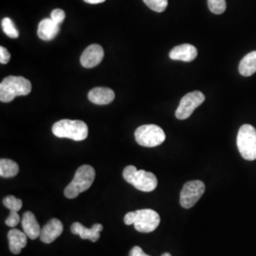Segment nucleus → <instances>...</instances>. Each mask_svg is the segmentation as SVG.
Returning a JSON list of instances; mask_svg holds the SVG:
<instances>
[{
    "instance_id": "nucleus-4",
    "label": "nucleus",
    "mask_w": 256,
    "mask_h": 256,
    "mask_svg": "<svg viewBox=\"0 0 256 256\" xmlns=\"http://www.w3.org/2000/svg\"><path fill=\"white\" fill-rule=\"evenodd\" d=\"M52 133L57 138H70L81 142L88 136V128L86 122L79 120H61L52 126Z\"/></svg>"
},
{
    "instance_id": "nucleus-5",
    "label": "nucleus",
    "mask_w": 256,
    "mask_h": 256,
    "mask_svg": "<svg viewBox=\"0 0 256 256\" xmlns=\"http://www.w3.org/2000/svg\"><path fill=\"white\" fill-rule=\"evenodd\" d=\"M124 178L142 192H152L158 186V178L155 174L144 170H138L133 165H129L124 170Z\"/></svg>"
},
{
    "instance_id": "nucleus-28",
    "label": "nucleus",
    "mask_w": 256,
    "mask_h": 256,
    "mask_svg": "<svg viewBox=\"0 0 256 256\" xmlns=\"http://www.w3.org/2000/svg\"><path fill=\"white\" fill-rule=\"evenodd\" d=\"M84 1L88 4H99V3L104 2L106 0H84Z\"/></svg>"
},
{
    "instance_id": "nucleus-9",
    "label": "nucleus",
    "mask_w": 256,
    "mask_h": 256,
    "mask_svg": "<svg viewBox=\"0 0 256 256\" xmlns=\"http://www.w3.org/2000/svg\"><path fill=\"white\" fill-rule=\"evenodd\" d=\"M205 101V95L200 92H192L184 95L180 100L178 110H176V117L178 120L188 119L196 108Z\"/></svg>"
},
{
    "instance_id": "nucleus-20",
    "label": "nucleus",
    "mask_w": 256,
    "mask_h": 256,
    "mask_svg": "<svg viewBox=\"0 0 256 256\" xmlns=\"http://www.w3.org/2000/svg\"><path fill=\"white\" fill-rule=\"evenodd\" d=\"M1 27L7 36L10 38H18L19 36L18 30L14 26L12 19L5 18L1 21Z\"/></svg>"
},
{
    "instance_id": "nucleus-18",
    "label": "nucleus",
    "mask_w": 256,
    "mask_h": 256,
    "mask_svg": "<svg viewBox=\"0 0 256 256\" xmlns=\"http://www.w3.org/2000/svg\"><path fill=\"white\" fill-rule=\"evenodd\" d=\"M239 72L242 76L248 77L256 72V50L248 54L239 64Z\"/></svg>"
},
{
    "instance_id": "nucleus-19",
    "label": "nucleus",
    "mask_w": 256,
    "mask_h": 256,
    "mask_svg": "<svg viewBox=\"0 0 256 256\" xmlns=\"http://www.w3.org/2000/svg\"><path fill=\"white\" fill-rule=\"evenodd\" d=\"M19 166L16 162L8 160V158H1L0 160V176L1 178H14L18 174Z\"/></svg>"
},
{
    "instance_id": "nucleus-12",
    "label": "nucleus",
    "mask_w": 256,
    "mask_h": 256,
    "mask_svg": "<svg viewBox=\"0 0 256 256\" xmlns=\"http://www.w3.org/2000/svg\"><path fill=\"white\" fill-rule=\"evenodd\" d=\"M104 229L102 224H94L92 229L86 228L84 225L79 222H74L70 227V230L74 234L79 236L82 239H88L92 242H97L100 238V232Z\"/></svg>"
},
{
    "instance_id": "nucleus-24",
    "label": "nucleus",
    "mask_w": 256,
    "mask_h": 256,
    "mask_svg": "<svg viewBox=\"0 0 256 256\" xmlns=\"http://www.w3.org/2000/svg\"><path fill=\"white\" fill-rule=\"evenodd\" d=\"M20 221L21 220L18 212H10L9 216L7 218V220H5V223L8 227L14 228L16 226L18 225Z\"/></svg>"
},
{
    "instance_id": "nucleus-14",
    "label": "nucleus",
    "mask_w": 256,
    "mask_h": 256,
    "mask_svg": "<svg viewBox=\"0 0 256 256\" xmlns=\"http://www.w3.org/2000/svg\"><path fill=\"white\" fill-rule=\"evenodd\" d=\"M169 56L172 60L192 62L198 56V50L190 44H182L172 48Z\"/></svg>"
},
{
    "instance_id": "nucleus-21",
    "label": "nucleus",
    "mask_w": 256,
    "mask_h": 256,
    "mask_svg": "<svg viewBox=\"0 0 256 256\" xmlns=\"http://www.w3.org/2000/svg\"><path fill=\"white\" fill-rule=\"evenodd\" d=\"M3 205L9 209L10 212H18L21 210L22 208V200L16 198L14 196H7L6 198H4L3 200Z\"/></svg>"
},
{
    "instance_id": "nucleus-25",
    "label": "nucleus",
    "mask_w": 256,
    "mask_h": 256,
    "mask_svg": "<svg viewBox=\"0 0 256 256\" xmlns=\"http://www.w3.org/2000/svg\"><path fill=\"white\" fill-rule=\"evenodd\" d=\"M50 18L52 19L55 23H57V24L60 25V24L64 21V18H66V14H64V12L63 10L55 9L52 12Z\"/></svg>"
},
{
    "instance_id": "nucleus-3",
    "label": "nucleus",
    "mask_w": 256,
    "mask_h": 256,
    "mask_svg": "<svg viewBox=\"0 0 256 256\" xmlns=\"http://www.w3.org/2000/svg\"><path fill=\"white\" fill-rule=\"evenodd\" d=\"M95 170L90 165L80 166L74 174V180L64 189V196L68 198H75L81 192L88 190L95 180Z\"/></svg>"
},
{
    "instance_id": "nucleus-8",
    "label": "nucleus",
    "mask_w": 256,
    "mask_h": 256,
    "mask_svg": "<svg viewBox=\"0 0 256 256\" xmlns=\"http://www.w3.org/2000/svg\"><path fill=\"white\" fill-rule=\"evenodd\" d=\"M205 192V184L202 180H191L183 185L180 203L184 209H190L202 198Z\"/></svg>"
},
{
    "instance_id": "nucleus-7",
    "label": "nucleus",
    "mask_w": 256,
    "mask_h": 256,
    "mask_svg": "<svg viewBox=\"0 0 256 256\" xmlns=\"http://www.w3.org/2000/svg\"><path fill=\"white\" fill-rule=\"evenodd\" d=\"M164 131L156 124H144L135 131V138L140 146L156 147L165 140Z\"/></svg>"
},
{
    "instance_id": "nucleus-29",
    "label": "nucleus",
    "mask_w": 256,
    "mask_h": 256,
    "mask_svg": "<svg viewBox=\"0 0 256 256\" xmlns=\"http://www.w3.org/2000/svg\"><path fill=\"white\" fill-rule=\"evenodd\" d=\"M162 256H171V254H169V252H164V254Z\"/></svg>"
},
{
    "instance_id": "nucleus-11",
    "label": "nucleus",
    "mask_w": 256,
    "mask_h": 256,
    "mask_svg": "<svg viewBox=\"0 0 256 256\" xmlns=\"http://www.w3.org/2000/svg\"><path fill=\"white\" fill-rule=\"evenodd\" d=\"M63 223L57 218H52L42 228L39 238L43 243L50 244L63 234Z\"/></svg>"
},
{
    "instance_id": "nucleus-1",
    "label": "nucleus",
    "mask_w": 256,
    "mask_h": 256,
    "mask_svg": "<svg viewBox=\"0 0 256 256\" xmlns=\"http://www.w3.org/2000/svg\"><path fill=\"white\" fill-rule=\"evenodd\" d=\"M124 221L126 225H134L138 232L148 234L154 232L158 227L160 218L156 210L142 209L129 212L126 214Z\"/></svg>"
},
{
    "instance_id": "nucleus-2",
    "label": "nucleus",
    "mask_w": 256,
    "mask_h": 256,
    "mask_svg": "<svg viewBox=\"0 0 256 256\" xmlns=\"http://www.w3.org/2000/svg\"><path fill=\"white\" fill-rule=\"evenodd\" d=\"M32 92L30 82L21 76H8L0 84V101L10 102L18 96H26Z\"/></svg>"
},
{
    "instance_id": "nucleus-27",
    "label": "nucleus",
    "mask_w": 256,
    "mask_h": 256,
    "mask_svg": "<svg viewBox=\"0 0 256 256\" xmlns=\"http://www.w3.org/2000/svg\"><path fill=\"white\" fill-rule=\"evenodd\" d=\"M151 256L149 254H146L142 248L138 246H135V247L132 248L130 252H129V256Z\"/></svg>"
},
{
    "instance_id": "nucleus-17",
    "label": "nucleus",
    "mask_w": 256,
    "mask_h": 256,
    "mask_svg": "<svg viewBox=\"0 0 256 256\" xmlns=\"http://www.w3.org/2000/svg\"><path fill=\"white\" fill-rule=\"evenodd\" d=\"M115 99V93L108 88H94L88 92V100L95 104H108Z\"/></svg>"
},
{
    "instance_id": "nucleus-6",
    "label": "nucleus",
    "mask_w": 256,
    "mask_h": 256,
    "mask_svg": "<svg viewBox=\"0 0 256 256\" xmlns=\"http://www.w3.org/2000/svg\"><path fill=\"white\" fill-rule=\"evenodd\" d=\"M238 147L239 153L247 160H256V129L250 124L242 126L238 134Z\"/></svg>"
},
{
    "instance_id": "nucleus-10",
    "label": "nucleus",
    "mask_w": 256,
    "mask_h": 256,
    "mask_svg": "<svg viewBox=\"0 0 256 256\" xmlns=\"http://www.w3.org/2000/svg\"><path fill=\"white\" fill-rule=\"evenodd\" d=\"M104 56V52L102 48L98 44H92L88 46L81 55V64L86 68L97 66L102 61Z\"/></svg>"
},
{
    "instance_id": "nucleus-22",
    "label": "nucleus",
    "mask_w": 256,
    "mask_h": 256,
    "mask_svg": "<svg viewBox=\"0 0 256 256\" xmlns=\"http://www.w3.org/2000/svg\"><path fill=\"white\" fill-rule=\"evenodd\" d=\"M208 8L214 14H222L227 8L226 0H208Z\"/></svg>"
},
{
    "instance_id": "nucleus-26",
    "label": "nucleus",
    "mask_w": 256,
    "mask_h": 256,
    "mask_svg": "<svg viewBox=\"0 0 256 256\" xmlns=\"http://www.w3.org/2000/svg\"><path fill=\"white\" fill-rule=\"evenodd\" d=\"M10 59V54L7 48L4 46H0V63L2 64H6L9 63Z\"/></svg>"
},
{
    "instance_id": "nucleus-15",
    "label": "nucleus",
    "mask_w": 256,
    "mask_h": 256,
    "mask_svg": "<svg viewBox=\"0 0 256 256\" xmlns=\"http://www.w3.org/2000/svg\"><path fill=\"white\" fill-rule=\"evenodd\" d=\"M60 25L55 23L52 18L43 19L39 25L37 30L38 37L43 41H50L54 39L59 34Z\"/></svg>"
},
{
    "instance_id": "nucleus-23",
    "label": "nucleus",
    "mask_w": 256,
    "mask_h": 256,
    "mask_svg": "<svg viewBox=\"0 0 256 256\" xmlns=\"http://www.w3.org/2000/svg\"><path fill=\"white\" fill-rule=\"evenodd\" d=\"M148 8L156 12H162L167 8L168 0H144Z\"/></svg>"
},
{
    "instance_id": "nucleus-16",
    "label": "nucleus",
    "mask_w": 256,
    "mask_h": 256,
    "mask_svg": "<svg viewBox=\"0 0 256 256\" xmlns=\"http://www.w3.org/2000/svg\"><path fill=\"white\" fill-rule=\"evenodd\" d=\"M10 250L14 254H19L22 248L27 246V234L18 229H12L8 232Z\"/></svg>"
},
{
    "instance_id": "nucleus-13",
    "label": "nucleus",
    "mask_w": 256,
    "mask_h": 256,
    "mask_svg": "<svg viewBox=\"0 0 256 256\" xmlns=\"http://www.w3.org/2000/svg\"><path fill=\"white\" fill-rule=\"evenodd\" d=\"M21 224L24 232L27 234L30 239H36L40 236L41 228L37 221L36 216L32 212H26L23 214L21 218Z\"/></svg>"
}]
</instances>
